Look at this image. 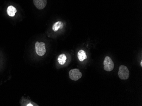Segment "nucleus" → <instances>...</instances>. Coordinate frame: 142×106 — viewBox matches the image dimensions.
<instances>
[{"label":"nucleus","mask_w":142,"mask_h":106,"mask_svg":"<svg viewBox=\"0 0 142 106\" xmlns=\"http://www.w3.org/2000/svg\"><path fill=\"white\" fill-rule=\"evenodd\" d=\"M66 59H67V58L65 54H62L58 56V61L60 64L63 65L66 63Z\"/></svg>","instance_id":"nucleus-9"},{"label":"nucleus","mask_w":142,"mask_h":106,"mask_svg":"<svg viewBox=\"0 0 142 106\" xmlns=\"http://www.w3.org/2000/svg\"><path fill=\"white\" fill-rule=\"evenodd\" d=\"M34 5L38 10H43L47 4V0H33Z\"/></svg>","instance_id":"nucleus-5"},{"label":"nucleus","mask_w":142,"mask_h":106,"mask_svg":"<svg viewBox=\"0 0 142 106\" xmlns=\"http://www.w3.org/2000/svg\"><path fill=\"white\" fill-rule=\"evenodd\" d=\"M64 27L63 23L61 21H58L56 22L53 24L52 29L54 31H57L58 29H61Z\"/></svg>","instance_id":"nucleus-8"},{"label":"nucleus","mask_w":142,"mask_h":106,"mask_svg":"<svg viewBox=\"0 0 142 106\" xmlns=\"http://www.w3.org/2000/svg\"><path fill=\"white\" fill-rule=\"evenodd\" d=\"M119 78L123 80H126L129 77V71L127 67L124 65H121L119 67L118 71Z\"/></svg>","instance_id":"nucleus-1"},{"label":"nucleus","mask_w":142,"mask_h":106,"mask_svg":"<svg viewBox=\"0 0 142 106\" xmlns=\"http://www.w3.org/2000/svg\"><path fill=\"white\" fill-rule=\"evenodd\" d=\"M17 12V10L15 7L12 6H10L7 8V14L10 17H14L15 15V14Z\"/></svg>","instance_id":"nucleus-7"},{"label":"nucleus","mask_w":142,"mask_h":106,"mask_svg":"<svg viewBox=\"0 0 142 106\" xmlns=\"http://www.w3.org/2000/svg\"><path fill=\"white\" fill-rule=\"evenodd\" d=\"M26 106H33V105L31 104H27Z\"/></svg>","instance_id":"nucleus-11"},{"label":"nucleus","mask_w":142,"mask_h":106,"mask_svg":"<svg viewBox=\"0 0 142 106\" xmlns=\"http://www.w3.org/2000/svg\"><path fill=\"white\" fill-rule=\"evenodd\" d=\"M77 57L79 60L81 62H83L84 60L87 59V56L85 51H84L83 50H80L77 53Z\"/></svg>","instance_id":"nucleus-6"},{"label":"nucleus","mask_w":142,"mask_h":106,"mask_svg":"<svg viewBox=\"0 0 142 106\" xmlns=\"http://www.w3.org/2000/svg\"><path fill=\"white\" fill-rule=\"evenodd\" d=\"M140 65L141 66H142V61H141L140 62Z\"/></svg>","instance_id":"nucleus-12"},{"label":"nucleus","mask_w":142,"mask_h":106,"mask_svg":"<svg viewBox=\"0 0 142 106\" xmlns=\"http://www.w3.org/2000/svg\"><path fill=\"white\" fill-rule=\"evenodd\" d=\"M69 77L74 81H77L81 78L82 74L78 69H72L69 72Z\"/></svg>","instance_id":"nucleus-3"},{"label":"nucleus","mask_w":142,"mask_h":106,"mask_svg":"<svg viewBox=\"0 0 142 106\" xmlns=\"http://www.w3.org/2000/svg\"><path fill=\"white\" fill-rule=\"evenodd\" d=\"M35 51L38 55L40 56H43L46 52L45 44L43 42L40 43V45L37 48L35 49Z\"/></svg>","instance_id":"nucleus-4"},{"label":"nucleus","mask_w":142,"mask_h":106,"mask_svg":"<svg viewBox=\"0 0 142 106\" xmlns=\"http://www.w3.org/2000/svg\"><path fill=\"white\" fill-rule=\"evenodd\" d=\"M104 69L107 71H111L114 69V63L109 57L106 56L105 58L104 62Z\"/></svg>","instance_id":"nucleus-2"},{"label":"nucleus","mask_w":142,"mask_h":106,"mask_svg":"<svg viewBox=\"0 0 142 106\" xmlns=\"http://www.w3.org/2000/svg\"><path fill=\"white\" fill-rule=\"evenodd\" d=\"M40 45V42H37L35 44V49L39 47Z\"/></svg>","instance_id":"nucleus-10"}]
</instances>
